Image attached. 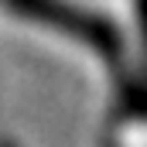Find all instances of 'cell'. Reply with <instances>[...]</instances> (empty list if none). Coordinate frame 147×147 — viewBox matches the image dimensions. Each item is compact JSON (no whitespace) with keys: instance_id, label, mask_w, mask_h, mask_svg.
<instances>
[{"instance_id":"6da1fadb","label":"cell","mask_w":147,"mask_h":147,"mask_svg":"<svg viewBox=\"0 0 147 147\" xmlns=\"http://www.w3.org/2000/svg\"><path fill=\"white\" fill-rule=\"evenodd\" d=\"M7 3L14 10H21L24 17L41 21L48 28H58V31L79 38V41L106 51V55H113L120 48V34H116V28L110 21H103V17H96V14H89L82 7H72L65 0H7Z\"/></svg>"},{"instance_id":"7a4b0ae2","label":"cell","mask_w":147,"mask_h":147,"mask_svg":"<svg viewBox=\"0 0 147 147\" xmlns=\"http://www.w3.org/2000/svg\"><path fill=\"white\" fill-rule=\"evenodd\" d=\"M137 14H140V28H144V34H147V0L137 3Z\"/></svg>"}]
</instances>
